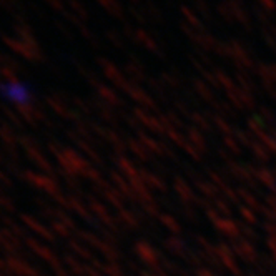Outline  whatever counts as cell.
<instances>
[{"mask_svg": "<svg viewBox=\"0 0 276 276\" xmlns=\"http://www.w3.org/2000/svg\"><path fill=\"white\" fill-rule=\"evenodd\" d=\"M0 95H4L7 100L14 101L15 105H27L33 101V95L30 92V88L20 83L19 80L5 82L4 79H0Z\"/></svg>", "mask_w": 276, "mask_h": 276, "instance_id": "1", "label": "cell"}, {"mask_svg": "<svg viewBox=\"0 0 276 276\" xmlns=\"http://www.w3.org/2000/svg\"><path fill=\"white\" fill-rule=\"evenodd\" d=\"M2 40L10 50H14L17 55L30 60V62H40V60H44V53H42L40 45H27L19 39H12L9 35H2Z\"/></svg>", "mask_w": 276, "mask_h": 276, "instance_id": "2", "label": "cell"}, {"mask_svg": "<svg viewBox=\"0 0 276 276\" xmlns=\"http://www.w3.org/2000/svg\"><path fill=\"white\" fill-rule=\"evenodd\" d=\"M7 265H9V269L12 273H15L17 276H33L35 273L32 271V268H30L28 263H25L19 256H9L7 258Z\"/></svg>", "mask_w": 276, "mask_h": 276, "instance_id": "3", "label": "cell"}, {"mask_svg": "<svg viewBox=\"0 0 276 276\" xmlns=\"http://www.w3.org/2000/svg\"><path fill=\"white\" fill-rule=\"evenodd\" d=\"M100 5L104 7L105 10H109L112 15H115V17H120L123 14V9H122V5L118 4V0H98Z\"/></svg>", "mask_w": 276, "mask_h": 276, "instance_id": "4", "label": "cell"}, {"mask_svg": "<svg viewBox=\"0 0 276 276\" xmlns=\"http://www.w3.org/2000/svg\"><path fill=\"white\" fill-rule=\"evenodd\" d=\"M68 5H70V9H72V12L79 17V19H82V20H85L87 17H88V14H87V10H85V7L79 2V0H68Z\"/></svg>", "mask_w": 276, "mask_h": 276, "instance_id": "5", "label": "cell"}, {"mask_svg": "<svg viewBox=\"0 0 276 276\" xmlns=\"http://www.w3.org/2000/svg\"><path fill=\"white\" fill-rule=\"evenodd\" d=\"M0 77H2L5 82H14V80H17L15 79L17 70L9 67V65H5V63H0Z\"/></svg>", "mask_w": 276, "mask_h": 276, "instance_id": "6", "label": "cell"}, {"mask_svg": "<svg viewBox=\"0 0 276 276\" xmlns=\"http://www.w3.org/2000/svg\"><path fill=\"white\" fill-rule=\"evenodd\" d=\"M0 206H2L4 210H7V212H10V213H14V212H15L14 201H12L9 196H5V195H2V193H0Z\"/></svg>", "mask_w": 276, "mask_h": 276, "instance_id": "7", "label": "cell"}, {"mask_svg": "<svg viewBox=\"0 0 276 276\" xmlns=\"http://www.w3.org/2000/svg\"><path fill=\"white\" fill-rule=\"evenodd\" d=\"M4 113L9 117V120H12V122H14L15 127H19V128L22 127V118H20L19 115H17V113H14V112L9 110V109H4Z\"/></svg>", "mask_w": 276, "mask_h": 276, "instance_id": "8", "label": "cell"}, {"mask_svg": "<svg viewBox=\"0 0 276 276\" xmlns=\"http://www.w3.org/2000/svg\"><path fill=\"white\" fill-rule=\"evenodd\" d=\"M2 185H4V187L10 188L12 187V180L7 175H5L4 171H0V187H2Z\"/></svg>", "mask_w": 276, "mask_h": 276, "instance_id": "9", "label": "cell"}, {"mask_svg": "<svg viewBox=\"0 0 276 276\" xmlns=\"http://www.w3.org/2000/svg\"><path fill=\"white\" fill-rule=\"evenodd\" d=\"M45 2H47V4H50L55 10L63 12V4H62V0H45Z\"/></svg>", "mask_w": 276, "mask_h": 276, "instance_id": "10", "label": "cell"}, {"mask_svg": "<svg viewBox=\"0 0 276 276\" xmlns=\"http://www.w3.org/2000/svg\"><path fill=\"white\" fill-rule=\"evenodd\" d=\"M265 2H268V9H274L276 7V5H274V0H265Z\"/></svg>", "mask_w": 276, "mask_h": 276, "instance_id": "11", "label": "cell"}, {"mask_svg": "<svg viewBox=\"0 0 276 276\" xmlns=\"http://www.w3.org/2000/svg\"><path fill=\"white\" fill-rule=\"evenodd\" d=\"M2 160H4V155H2V153H0V163H2Z\"/></svg>", "mask_w": 276, "mask_h": 276, "instance_id": "12", "label": "cell"}, {"mask_svg": "<svg viewBox=\"0 0 276 276\" xmlns=\"http://www.w3.org/2000/svg\"><path fill=\"white\" fill-rule=\"evenodd\" d=\"M0 276H5V273L2 271V269H0Z\"/></svg>", "mask_w": 276, "mask_h": 276, "instance_id": "13", "label": "cell"}, {"mask_svg": "<svg viewBox=\"0 0 276 276\" xmlns=\"http://www.w3.org/2000/svg\"><path fill=\"white\" fill-rule=\"evenodd\" d=\"M2 57H4V55H2V53H0V62H2Z\"/></svg>", "mask_w": 276, "mask_h": 276, "instance_id": "14", "label": "cell"}]
</instances>
